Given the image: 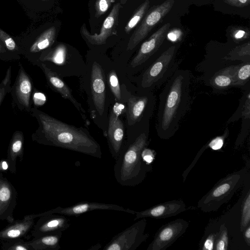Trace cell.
<instances>
[{
	"label": "cell",
	"mask_w": 250,
	"mask_h": 250,
	"mask_svg": "<svg viewBox=\"0 0 250 250\" xmlns=\"http://www.w3.org/2000/svg\"><path fill=\"white\" fill-rule=\"evenodd\" d=\"M177 50L175 45L169 47L144 71L140 80L143 89L151 91L160 87L178 69L179 62L175 60Z\"/></svg>",
	"instance_id": "obj_5"
},
{
	"label": "cell",
	"mask_w": 250,
	"mask_h": 250,
	"mask_svg": "<svg viewBox=\"0 0 250 250\" xmlns=\"http://www.w3.org/2000/svg\"><path fill=\"white\" fill-rule=\"evenodd\" d=\"M33 225L28 236L34 238L67 229L70 226L69 218L65 215L53 213L42 216Z\"/></svg>",
	"instance_id": "obj_11"
},
{
	"label": "cell",
	"mask_w": 250,
	"mask_h": 250,
	"mask_svg": "<svg viewBox=\"0 0 250 250\" xmlns=\"http://www.w3.org/2000/svg\"><path fill=\"white\" fill-rule=\"evenodd\" d=\"M170 26V23H166L142 44L130 64L132 68L144 64L158 51L165 40Z\"/></svg>",
	"instance_id": "obj_12"
},
{
	"label": "cell",
	"mask_w": 250,
	"mask_h": 250,
	"mask_svg": "<svg viewBox=\"0 0 250 250\" xmlns=\"http://www.w3.org/2000/svg\"><path fill=\"white\" fill-rule=\"evenodd\" d=\"M228 4L238 7H242L249 5L250 0H224Z\"/></svg>",
	"instance_id": "obj_36"
},
{
	"label": "cell",
	"mask_w": 250,
	"mask_h": 250,
	"mask_svg": "<svg viewBox=\"0 0 250 250\" xmlns=\"http://www.w3.org/2000/svg\"><path fill=\"white\" fill-rule=\"evenodd\" d=\"M155 97L151 91L139 96L132 95L127 102V118L129 125L140 122L145 115L150 117L154 108Z\"/></svg>",
	"instance_id": "obj_10"
},
{
	"label": "cell",
	"mask_w": 250,
	"mask_h": 250,
	"mask_svg": "<svg viewBox=\"0 0 250 250\" xmlns=\"http://www.w3.org/2000/svg\"><path fill=\"white\" fill-rule=\"evenodd\" d=\"M148 143V132L144 130L122 147L113 168L115 178L119 185L125 187L138 185L152 170V165L146 164L142 158V152Z\"/></svg>",
	"instance_id": "obj_3"
},
{
	"label": "cell",
	"mask_w": 250,
	"mask_h": 250,
	"mask_svg": "<svg viewBox=\"0 0 250 250\" xmlns=\"http://www.w3.org/2000/svg\"><path fill=\"white\" fill-rule=\"evenodd\" d=\"M90 82L93 102L98 113L102 115L104 109L105 87L103 69L97 62L92 65Z\"/></svg>",
	"instance_id": "obj_16"
},
{
	"label": "cell",
	"mask_w": 250,
	"mask_h": 250,
	"mask_svg": "<svg viewBox=\"0 0 250 250\" xmlns=\"http://www.w3.org/2000/svg\"><path fill=\"white\" fill-rule=\"evenodd\" d=\"M229 238L228 229L225 224L221 225L215 241L214 250H227L228 247Z\"/></svg>",
	"instance_id": "obj_29"
},
{
	"label": "cell",
	"mask_w": 250,
	"mask_h": 250,
	"mask_svg": "<svg viewBox=\"0 0 250 250\" xmlns=\"http://www.w3.org/2000/svg\"><path fill=\"white\" fill-rule=\"evenodd\" d=\"M62 233L60 231L42 235L28 242L32 250H59Z\"/></svg>",
	"instance_id": "obj_21"
},
{
	"label": "cell",
	"mask_w": 250,
	"mask_h": 250,
	"mask_svg": "<svg viewBox=\"0 0 250 250\" xmlns=\"http://www.w3.org/2000/svg\"><path fill=\"white\" fill-rule=\"evenodd\" d=\"M97 210L122 211L132 215H135V211L134 210L127 208H125L122 206L116 204L84 201L77 203L69 207L64 208L58 207L42 213H34L33 215L35 219L43 215L53 213L77 217L86 212Z\"/></svg>",
	"instance_id": "obj_8"
},
{
	"label": "cell",
	"mask_w": 250,
	"mask_h": 250,
	"mask_svg": "<svg viewBox=\"0 0 250 250\" xmlns=\"http://www.w3.org/2000/svg\"><path fill=\"white\" fill-rule=\"evenodd\" d=\"M244 237L246 244L250 246V225L248 226L243 231Z\"/></svg>",
	"instance_id": "obj_40"
},
{
	"label": "cell",
	"mask_w": 250,
	"mask_h": 250,
	"mask_svg": "<svg viewBox=\"0 0 250 250\" xmlns=\"http://www.w3.org/2000/svg\"></svg>",
	"instance_id": "obj_44"
},
{
	"label": "cell",
	"mask_w": 250,
	"mask_h": 250,
	"mask_svg": "<svg viewBox=\"0 0 250 250\" xmlns=\"http://www.w3.org/2000/svg\"><path fill=\"white\" fill-rule=\"evenodd\" d=\"M146 218L140 219L128 228L115 235L104 247V250H135L149 235L145 233Z\"/></svg>",
	"instance_id": "obj_6"
},
{
	"label": "cell",
	"mask_w": 250,
	"mask_h": 250,
	"mask_svg": "<svg viewBox=\"0 0 250 250\" xmlns=\"http://www.w3.org/2000/svg\"><path fill=\"white\" fill-rule=\"evenodd\" d=\"M182 35V31L178 29H175L168 33L167 38L172 42L178 41Z\"/></svg>",
	"instance_id": "obj_37"
},
{
	"label": "cell",
	"mask_w": 250,
	"mask_h": 250,
	"mask_svg": "<svg viewBox=\"0 0 250 250\" xmlns=\"http://www.w3.org/2000/svg\"><path fill=\"white\" fill-rule=\"evenodd\" d=\"M35 219L31 214L24 216L21 220H14L0 230V241L27 237L35 224Z\"/></svg>",
	"instance_id": "obj_18"
},
{
	"label": "cell",
	"mask_w": 250,
	"mask_h": 250,
	"mask_svg": "<svg viewBox=\"0 0 250 250\" xmlns=\"http://www.w3.org/2000/svg\"><path fill=\"white\" fill-rule=\"evenodd\" d=\"M66 54V48L63 45L57 46L51 53L49 60L58 63H61L64 62Z\"/></svg>",
	"instance_id": "obj_32"
},
{
	"label": "cell",
	"mask_w": 250,
	"mask_h": 250,
	"mask_svg": "<svg viewBox=\"0 0 250 250\" xmlns=\"http://www.w3.org/2000/svg\"><path fill=\"white\" fill-rule=\"evenodd\" d=\"M121 7L119 2L114 4L110 13L104 20L99 34H91L87 30L85 24H83L81 29L82 35L92 44L101 45L105 43L107 38L114 34Z\"/></svg>",
	"instance_id": "obj_14"
},
{
	"label": "cell",
	"mask_w": 250,
	"mask_h": 250,
	"mask_svg": "<svg viewBox=\"0 0 250 250\" xmlns=\"http://www.w3.org/2000/svg\"><path fill=\"white\" fill-rule=\"evenodd\" d=\"M108 83L114 97L118 100L121 98L120 84L117 75L114 70H111L108 76Z\"/></svg>",
	"instance_id": "obj_30"
},
{
	"label": "cell",
	"mask_w": 250,
	"mask_h": 250,
	"mask_svg": "<svg viewBox=\"0 0 250 250\" xmlns=\"http://www.w3.org/2000/svg\"><path fill=\"white\" fill-rule=\"evenodd\" d=\"M190 72L177 69L164 83L159 96L155 128L158 137L168 140L179 127L190 104Z\"/></svg>",
	"instance_id": "obj_1"
},
{
	"label": "cell",
	"mask_w": 250,
	"mask_h": 250,
	"mask_svg": "<svg viewBox=\"0 0 250 250\" xmlns=\"http://www.w3.org/2000/svg\"><path fill=\"white\" fill-rule=\"evenodd\" d=\"M174 1L175 0H167L149 10L130 37L127 50L133 49L147 36L153 27L170 11Z\"/></svg>",
	"instance_id": "obj_7"
},
{
	"label": "cell",
	"mask_w": 250,
	"mask_h": 250,
	"mask_svg": "<svg viewBox=\"0 0 250 250\" xmlns=\"http://www.w3.org/2000/svg\"><path fill=\"white\" fill-rule=\"evenodd\" d=\"M42 68L51 85L62 95V97L69 100L72 103L80 112L86 125H89V122L86 118L84 110L81 104L73 97L67 85L59 76L51 71L44 64H42Z\"/></svg>",
	"instance_id": "obj_19"
},
{
	"label": "cell",
	"mask_w": 250,
	"mask_h": 250,
	"mask_svg": "<svg viewBox=\"0 0 250 250\" xmlns=\"http://www.w3.org/2000/svg\"><path fill=\"white\" fill-rule=\"evenodd\" d=\"M247 170L243 168L222 178L198 201L197 207L204 212L216 211L229 201L243 184Z\"/></svg>",
	"instance_id": "obj_4"
},
{
	"label": "cell",
	"mask_w": 250,
	"mask_h": 250,
	"mask_svg": "<svg viewBox=\"0 0 250 250\" xmlns=\"http://www.w3.org/2000/svg\"><path fill=\"white\" fill-rule=\"evenodd\" d=\"M32 91L31 81L24 70L21 69L16 87V93L20 103L28 108Z\"/></svg>",
	"instance_id": "obj_22"
},
{
	"label": "cell",
	"mask_w": 250,
	"mask_h": 250,
	"mask_svg": "<svg viewBox=\"0 0 250 250\" xmlns=\"http://www.w3.org/2000/svg\"><path fill=\"white\" fill-rule=\"evenodd\" d=\"M38 111L42 128L41 134L36 139L38 142L101 158L100 145L86 130L70 125Z\"/></svg>",
	"instance_id": "obj_2"
},
{
	"label": "cell",
	"mask_w": 250,
	"mask_h": 250,
	"mask_svg": "<svg viewBox=\"0 0 250 250\" xmlns=\"http://www.w3.org/2000/svg\"><path fill=\"white\" fill-rule=\"evenodd\" d=\"M250 77V62L238 65L234 76L233 85H242L246 83L249 80Z\"/></svg>",
	"instance_id": "obj_28"
},
{
	"label": "cell",
	"mask_w": 250,
	"mask_h": 250,
	"mask_svg": "<svg viewBox=\"0 0 250 250\" xmlns=\"http://www.w3.org/2000/svg\"><path fill=\"white\" fill-rule=\"evenodd\" d=\"M188 227V222L181 218L163 225L156 233L146 250H165L184 234Z\"/></svg>",
	"instance_id": "obj_9"
},
{
	"label": "cell",
	"mask_w": 250,
	"mask_h": 250,
	"mask_svg": "<svg viewBox=\"0 0 250 250\" xmlns=\"http://www.w3.org/2000/svg\"><path fill=\"white\" fill-rule=\"evenodd\" d=\"M23 136L21 133H15L10 142L7 152V162L8 170L12 173H16L17 158L22 161L23 157Z\"/></svg>",
	"instance_id": "obj_20"
},
{
	"label": "cell",
	"mask_w": 250,
	"mask_h": 250,
	"mask_svg": "<svg viewBox=\"0 0 250 250\" xmlns=\"http://www.w3.org/2000/svg\"><path fill=\"white\" fill-rule=\"evenodd\" d=\"M187 210L186 206L182 200H173L151 207L146 210L136 211L134 220L144 218L165 219L174 216Z\"/></svg>",
	"instance_id": "obj_15"
},
{
	"label": "cell",
	"mask_w": 250,
	"mask_h": 250,
	"mask_svg": "<svg viewBox=\"0 0 250 250\" xmlns=\"http://www.w3.org/2000/svg\"><path fill=\"white\" fill-rule=\"evenodd\" d=\"M217 232L210 233L205 239L202 248L203 250H214Z\"/></svg>",
	"instance_id": "obj_34"
},
{
	"label": "cell",
	"mask_w": 250,
	"mask_h": 250,
	"mask_svg": "<svg viewBox=\"0 0 250 250\" xmlns=\"http://www.w3.org/2000/svg\"><path fill=\"white\" fill-rule=\"evenodd\" d=\"M5 95V89L4 88H0V104L4 98Z\"/></svg>",
	"instance_id": "obj_41"
},
{
	"label": "cell",
	"mask_w": 250,
	"mask_h": 250,
	"mask_svg": "<svg viewBox=\"0 0 250 250\" xmlns=\"http://www.w3.org/2000/svg\"><path fill=\"white\" fill-rule=\"evenodd\" d=\"M156 152L150 148L146 147L142 152L143 160L147 165H152L155 159Z\"/></svg>",
	"instance_id": "obj_33"
},
{
	"label": "cell",
	"mask_w": 250,
	"mask_h": 250,
	"mask_svg": "<svg viewBox=\"0 0 250 250\" xmlns=\"http://www.w3.org/2000/svg\"><path fill=\"white\" fill-rule=\"evenodd\" d=\"M149 4V0H146L137 8L125 27V33H129L138 24L148 9Z\"/></svg>",
	"instance_id": "obj_25"
},
{
	"label": "cell",
	"mask_w": 250,
	"mask_h": 250,
	"mask_svg": "<svg viewBox=\"0 0 250 250\" xmlns=\"http://www.w3.org/2000/svg\"><path fill=\"white\" fill-rule=\"evenodd\" d=\"M6 52V49L4 45L0 42V53H5Z\"/></svg>",
	"instance_id": "obj_43"
},
{
	"label": "cell",
	"mask_w": 250,
	"mask_h": 250,
	"mask_svg": "<svg viewBox=\"0 0 250 250\" xmlns=\"http://www.w3.org/2000/svg\"><path fill=\"white\" fill-rule=\"evenodd\" d=\"M227 135L218 136L212 139L208 145V146L213 150H217L222 147L224 139Z\"/></svg>",
	"instance_id": "obj_35"
},
{
	"label": "cell",
	"mask_w": 250,
	"mask_h": 250,
	"mask_svg": "<svg viewBox=\"0 0 250 250\" xmlns=\"http://www.w3.org/2000/svg\"><path fill=\"white\" fill-rule=\"evenodd\" d=\"M101 247V245L99 243H97L95 245L89 248L88 250H99Z\"/></svg>",
	"instance_id": "obj_42"
},
{
	"label": "cell",
	"mask_w": 250,
	"mask_h": 250,
	"mask_svg": "<svg viewBox=\"0 0 250 250\" xmlns=\"http://www.w3.org/2000/svg\"><path fill=\"white\" fill-rule=\"evenodd\" d=\"M33 98L35 104L37 105H42L43 104L46 100L45 96L40 92L35 93Z\"/></svg>",
	"instance_id": "obj_38"
},
{
	"label": "cell",
	"mask_w": 250,
	"mask_h": 250,
	"mask_svg": "<svg viewBox=\"0 0 250 250\" xmlns=\"http://www.w3.org/2000/svg\"><path fill=\"white\" fill-rule=\"evenodd\" d=\"M17 197L16 189L0 171V220L9 223L15 220L13 212L17 205Z\"/></svg>",
	"instance_id": "obj_13"
},
{
	"label": "cell",
	"mask_w": 250,
	"mask_h": 250,
	"mask_svg": "<svg viewBox=\"0 0 250 250\" xmlns=\"http://www.w3.org/2000/svg\"><path fill=\"white\" fill-rule=\"evenodd\" d=\"M119 116L113 111L111 112L107 134L110 152L115 160L121 151L124 137V125Z\"/></svg>",
	"instance_id": "obj_17"
},
{
	"label": "cell",
	"mask_w": 250,
	"mask_h": 250,
	"mask_svg": "<svg viewBox=\"0 0 250 250\" xmlns=\"http://www.w3.org/2000/svg\"><path fill=\"white\" fill-rule=\"evenodd\" d=\"M250 191L246 194L242 204V213L240 221V231L243 232L250 225Z\"/></svg>",
	"instance_id": "obj_27"
},
{
	"label": "cell",
	"mask_w": 250,
	"mask_h": 250,
	"mask_svg": "<svg viewBox=\"0 0 250 250\" xmlns=\"http://www.w3.org/2000/svg\"><path fill=\"white\" fill-rule=\"evenodd\" d=\"M114 0H96L95 4V17L99 18L104 14Z\"/></svg>",
	"instance_id": "obj_31"
},
{
	"label": "cell",
	"mask_w": 250,
	"mask_h": 250,
	"mask_svg": "<svg viewBox=\"0 0 250 250\" xmlns=\"http://www.w3.org/2000/svg\"><path fill=\"white\" fill-rule=\"evenodd\" d=\"M56 28L51 27L37 37L29 48L31 53H38L51 46L56 37Z\"/></svg>",
	"instance_id": "obj_24"
},
{
	"label": "cell",
	"mask_w": 250,
	"mask_h": 250,
	"mask_svg": "<svg viewBox=\"0 0 250 250\" xmlns=\"http://www.w3.org/2000/svg\"><path fill=\"white\" fill-rule=\"evenodd\" d=\"M233 37L235 39H241L246 38L247 33L243 30H237L234 32Z\"/></svg>",
	"instance_id": "obj_39"
},
{
	"label": "cell",
	"mask_w": 250,
	"mask_h": 250,
	"mask_svg": "<svg viewBox=\"0 0 250 250\" xmlns=\"http://www.w3.org/2000/svg\"><path fill=\"white\" fill-rule=\"evenodd\" d=\"M3 250H32L28 241L23 238L13 239L1 242Z\"/></svg>",
	"instance_id": "obj_26"
},
{
	"label": "cell",
	"mask_w": 250,
	"mask_h": 250,
	"mask_svg": "<svg viewBox=\"0 0 250 250\" xmlns=\"http://www.w3.org/2000/svg\"><path fill=\"white\" fill-rule=\"evenodd\" d=\"M238 66H229L217 72L211 80L212 85L220 89H226L233 86L234 76Z\"/></svg>",
	"instance_id": "obj_23"
}]
</instances>
